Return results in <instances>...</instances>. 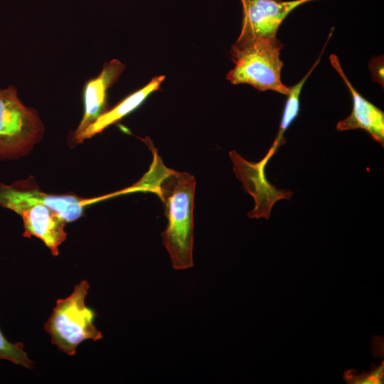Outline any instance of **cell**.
Segmentation results:
<instances>
[{"label": "cell", "mask_w": 384, "mask_h": 384, "mask_svg": "<svg viewBox=\"0 0 384 384\" xmlns=\"http://www.w3.org/2000/svg\"><path fill=\"white\" fill-rule=\"evenodd\" d=\"M383 361L379 366L372 365V369L368 373L356 374L354 370H348L344 373L343 378L347 383L351 384H380L383 383Z\"/></svg>", "instance_id": "cell-14"}, {"label": "cell", "mask_w": 384, "mask_h": 384, "mask_svg": "<svg viewBox=\"0 0 384 384\" xmlns=\"http://www.w3.org/2000/svg\"><path fill=\"white\" fill-rule=\"evenodd\" d=\"M164 79V75L154 77L144 87L129 95L116 106L99 117L85 129L75 142L76 143H81L85 139L91 138L103 131L110 125L119 121L127 114L137 109L151 92L158 90Z\"/></svg>", "instance_id": "cell-11"}, {"label": "cell", "mask_w": 384, "mask_h": 384, "mask_svg": "<svg viewBox=\"0 0 384 384\" xmlns=\"http://www.w3.org/2000/svg\"><path fill=\"white\" fill-rule=\"evenodd\" d=\"M369 69L373 81L378 82L383 87V56L372 58L369 63Z\"/></svg>", "instance_id": "cell-15"}, {"label": "cell", "mask_w": 384, "mask_h": 384, "mask_svg": "<svg viewBox=\"0 0 384 384\" xmlns=\"http://www.w3.org/2000/svg\"><path fill=\"white\" fill-rule=\"evenodd\" d=\"M90 285L82 280L73 293L65 299H58L53 313L44 324L50 335L51 342L63 353L73 356L82 341H98L102 334L94 324L96 312L85 305V299Z\"/></svg>", "instance_id": "cell-3"}, {"label": "cell", "mask_w": 384, "mask_h": 384, "mask_svg": "<svg viewBox=\"0 0 384 384\" xmlns=\"http://www.w3.org/2000/svg\"><path fill=\"white\" fill-rule=\"evenodd\" d=\"M156 193L165 206L168 224L162 240L175 270L193 266V206L196 180L191 174L167 169L154 157L149 171L137 183Z\"/></svg>", "instance_id": "cell-1"}, {"label": "cell", "mask_w": 384, "mask_h": 384, "mask_svg": "<svg viewBox=\"0 0 384 384\" xmlns=\"http://www.w3.org/2000/svg\"><path fill=\"white\" fill-rule=\"evenodd\" d=\"M331 34L332 31H331L319 58L311 66L310 70L299 82L289 87V92L287 95V98L284 106L279 130L275 137V139L270 147V149H272L274 153H276L279 147L281 145L284 144L286 142L284 137V134L298 116L299 112V95L302 87L305 82L308 79L309 76L311 75V73L313 72V70L320 62L322 53L324 51L325 47L327 45V43L330 39Z\"/></svg>", "instance_id": "cell-12"}, {"label": "cell", "mask_w": 384, "mask_h": 384, "mask_svg": "<svg viewBox=\"0 0 384 384\" xmlns=\"http://www.w3.org/2000/svg\"><path fill=\"white\" fill-rule=\"evenodd\" d=\"M274 154L270 149L259 162L252 163L235 151L230 152L236 176L243 183L245 190L255 199V206L247 213L250 218L268 220L274 203L282 199H290L293 195L289 190L277 188L266 178L265 167Z\"/></svg>", "instance_id": "cell-6"}, {"label": "cell", "mask_w": 384, "mask_h": 384, "mask_svg": "<svg viewBox=\"0 0 384 384\" xmlns=\"http://www.w3.org/2000/svg\"><path fill=\"white\" fill-rule=\"evenodd\" d=\"M117 195L116 192L101 197L83 198L73 193L48 194L40 190L32 176L16 181L11 185L0 183V206L2 207L15 211L23 206L41 203L55 211L66 222L79 219L83 215L85 207Z\"/></svg>", "instance_id": "cell-5"}, {"label": "cell", "mask_w": 384, "mask_h": 384, "mask_svg": "<svg viewBox=\"0 0 384 384\" xmlns=\"http://www.w3.org/2000/svg\"><path fill=\"white\" fill-rule=\"evenodd\" d=\"M124 65L114 59L105 63L100 73L89 80L84 89V114L73 134L75 139L99 117L109 110L107 90L116 82L124 69Z\"/></svg>", "instance_id": "cell-10"}, {"label": "cell", "mask_w": 384, "mask_h": 384, "mask_svg": "<svg viewBox=\"0 0 384 384\" xmlns=\"http://www.w3.org/2000/svg\"><path fill=\"white\" fill-rule=\"evenodd\" d=\"M44 127L36 110L25 106L17 90H0V158L26 155L43 137Z\"/></svg>", "instance_id": "cell-4"}, {"label": "cell", "mask_w": 384, "mask_h": 384, "mask_svg": "<svg viewBox=\"0 0 384 384\" xmlns=\"http://www.w3.org/2000/svg\"><path fill=\"white\" fill-rule=\"evenodd\" d=\"M283 43L277 38L237 39L230 53L235 67L226 79L233 85L248 84L260 91L272 90L287 95L289 87L282 83Z\"/></svg>", "instance_id": "cell-2"}, {"label": "cell", "mask_w": 384, "mask_h": 384, "mask_svg": "<svg viewBox=\"0 0 384 384\" xmlns=\"http://www.w3.org/2000/svg\"><path fill=\"white\" fill-rule=\"evenodd\" d=\"M333 68L338 72L348 88L352 97L353 107L351 114L339 121L336 130L339 132L361 129L370 137L384 146V112L364 98L351 85L345 75L338 57L332 54L329 57Z\"/></svg>", "instance_id": "cell-8"}, {"label": "cell", "mask_w": 384, "mask_h": 384, "mask_svg": "<svg viewBox=\"0 0 384 384\" xmlns=\"http://www.w3.org/2000/svg\"><path fill=\"white\" fill-rule=\"evenodd\" d=\"M0 359H6L15 364L23 366L27 368H33V362L28 358L23 350L21 342L11 343L9 341L0 331Z\"/></svg>", "instance_id": "cell-13"}, {"label": "cell", "mask_w": 384, "mask_h": 384, "mask_svg": "<svg viewBox=\"0 0 384 384\" xmlns=\"http://www.w3.org/2000/svg\"><path fill=\"white\" fill-rule=\"evenodd\" d=\"M316 0H240L242 21L238 39L277 38L278 29L297 7Z\"/></svg>", "instance_id": "cell-7"}, {"label": "cell", "mask_w": 384, "mask_h": 384, "mask_svg": "<svg viewBox=\"0 0 384 384\" xmlns=\"http://www.w3.org/2000/svg\"><path fill=\"white\" fill-rule=\"evenodd\" d=\"M23 222L25 238L36 237L48 247L52 255H59L58 247L66 240V221L55 211L41 203L21 206L15 210Z\"/></svg>", "instance_id": "cell-9"}]
</instances>
